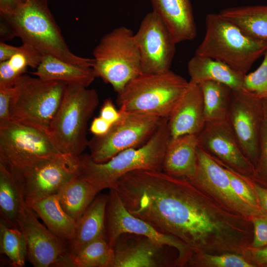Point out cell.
Here are the masks:
<instances>
[{
  "mask_svg": "<svg viewBox=\"0 0 267 267\" xmlns=\"http://www.w3.org/2000/svg\"><path fill=\"white\" fill-rule=\"evenodd\" d=\"M112 125L99 116L93 119L90 124L89 130L94 136H101L107 133Z\"/></svg>",
  "mask_w": 267,
  "mask_h": 267,
  "instance_id": "ab89813d",
  "label": "cell"
},
{
  "mask_svg": "<svg viewBox=\"0 0 267 267\" xmlns=\"http://www.w3.org/2000/svg\"><path fill=\"white\" fill-rule=\"evenodd\" d=\"M267 50V45L246 35L220 13L208 14L205 33L195 54L221 61L245 75Z\"/></svg>",
  "mask_w": 267,
  "mask_h": 267,
  "instance_id": "277c9868",
  "label": "cell"
},
{
  "mask_svg": "<svg viewBox=\"0 0 267 267\" xmlns=\"http://www.w3.org/2000/svg\"><path fill=\"white\" fill-rule=\"evenodd\" d=\"M32 74L41 79L89 86L96 77L92 67H84L66 62L54 56L44 55Z\"/></svg>",
  "mask_w": 267,
  "mask_h": 267,
  "instance_id": "d4e9b609",
  "label": "cell"
},
{
  "mask_svg": "<svg viewBox=\"0 0 267 267\" xmlns=\"http://www.w3.org/2000/svg\"><path fill=\"white\" fill-rule=\"evenodd\" d=\"M263 118L260 133L259 155L254 168V181L267 187V98H263Z\"/></svg>",
  "mask_w": 267,
  "mask_h": 267,
  "instance_id": "836d02e7",
  "label": "cell"
},
{
  "mask_svg": "<svg viewBox=\"0 0 267 267\" xmlns=\"http://www.w3.org/2000/svg\"><path fill=\"white\" fill-rule=\"evenodd\" d=\"M199 146L223 166L251 179L254 166L243 152L227 121L206 123Z\"/></svg>",
  "mask_w": 267,
  "mask_h": 267,
  "instance_id": "e0dca14e",
  "label": "cell"
},
{
  "mask_svg": "<svg viewBox=\"0 0 267 267\" xmlns=\"http://www.w3.org/2000/svg\"><path fill=\"white\" fill-rule=\"evenodd\" d=\"M98 193L91 184L78 175L56 195L63 210L77 222Z\"/></svg>",
  "mask_w": 267,
  "mask_h": 267,
  "instance_id": "4316f807",
  "label": "cell"
},
{
  "mask_svg": "<svg viewBox=\"0 0 267 267\" xmlns=\"http://www.w3.org/2000/svg\"><path fill=\"white\" fill-rule=\"evenodd\" d=\"M134 34L124 26L114 29L101 39L93 50V68L96 77L120 92L141 73Z\"/></svg>",
  "mask_w": 267,
  "mask_h": 267,
  "instance_id": "9c48e42d",
  "label": "cell"
},
{
  "mask_svg": "<svg viewBox=\"0 0 267 267\" xmlns=\"http://www.w3.org/2000/svg\"><path fill=\"white\" fill-rule=\"evenodd\" d=\"M197 166L194 178L189 180L211 196L229 211L250 221L263 216V211L243 201L234 192L226 170L198 146Z\"/></svg>",
  "mask_w": 267,
  "mask_h": 267,
  "instance_id": "5bb4252c",
  "label": "cell"
},
{
  "mask_svg": "<svg viewBox=\"0 0 267 267\" xmlns=\"http://www.w3.org/2000/svg\"><path fill=\"white\" fill-rule=\"evenodd\" d=\"M188 83L170 70L141 73L118 93L119 110L168 118Z\"/></svg>",
  "mask_w": 267,
  "mask_h": 267,
  "instance_id": "8992f818",
  "label": "cell"
},
{
  "mask_svg": "<svg viewBox=\"0 0 267 267\" xmlns=\"http://www.w3.org/2000/svg\"><path fill=\"white\" fill-rule=\"evenodd\" d=\"M98 104L95 89L79 84H67L47 131L60 152L75 157L83 154L89 143L88 123Z\"/></svg>",
  "mask_w": 267,
  "mask_h": 267,
  "instance_id": "5b68a950",
  "label": "cell"
},
{
  "mask_svg": "<svg viewBox=\"0 0 267 267\" xmlns=\"http://www.w3.org/2000/svg\"><path fill=\"white\" fill-rule=\"evenodd\" d=\"M252 185L257 195L262 210L267 215V187L253 180Z\"/></svg>",
  "mask_w": 267,
  "mask_h": 267,
  "instance_id": "7bdbcfd3",
  "label": "cell"
},
{
  "mask_svg": "<svg viewBox=\"0 0 267 267\" xmlns=\"http://www.w3.org/2000/svg\"><path fill=\"white\" fill-rule=\"evenodd\" d=\"M198 85L203 97L206 123L226 120L232 90L227 86L215 81H205Z\"/></svg>",
  "mask_w": 267,
  "mask_h": 267,
  "instance_id": "f1b7e54d",
  "label": "cell"
},
{
  "mask_svg": "<svg viewBox=\"0 0 267 267\" xmlns=\"http://www.w3.org/2000/svg\"><path fill=\"white\" fill-rule=\"evenodd\" d=\"M25 0H0V15L1 16L15 13L24 3Z\"/></svg>",
  "mask_w": 267,
  "mask_h": 267,
  "instance_id": "60d3db41",
  "label": "cell"
},
{
  "mask_svg": "<svg viewBox=\"0 0 267 267\" xmlns=\"http://www.w3.org/2000/svg\"><path fill=\"white\" fill-rule=\"evenodd\" d=\"M14 93V86H0V122L10 120V107Z\"/></svg>",
  "mask_w": 267,
  "mask_h": 267,
  "instance_id": "74e56055",
  "label": "cell"
},
{
  "mask_svg": "<svg viewBox=\"0 0 267 267\" xmlns=\"http://www.w3.org/2000/svg\"><path fill=\"white\" fill-rule=\"evenodd\" d=\"M121 115V112L116 108L110 98L106 99L104 101L100 109V117L113 125L119 120Z\"/></svg>",
  "mask_w": 267,
  "mask_h": 267,
  "instance_id": "f35d334b",
  "label": "cell"
},
{
  "mask_svg": "<svg viewBox=\"0 0 267 267\" xmlns=\"http://www.w3.org/2000/svg\"><path fill=\"white\" fill-rule=\"evenodd\" d=\"M109 195L99 194L76 222L73 239L68 244L72 257L87 244L106 236V207Z\"/></svg>",
  "mask_w": 267,
  "mask_h": 267,
  "instance_id": "7402d4cb",
  "label": "cell"
},
{
  "mask_svg": "<svg viewBox=\"0 0 267 267\" xmlns=\"http://www.w3.org/2000/svg\"><path fill=\"white\" fill-rule=\"evenodd\" d=\"M67 84L47 81L24 74L14 85L10 107V120L47 133Z\"/></svg>",
  "mask_w": 267,
  "mask_h": 267,
  "instance_id": "52a82bcc",
  "label": "cell"
},
{
  "mask_svg": "<svg viewBox=\"0 0 267 267\" xmlns=\"http://www.w3.org/2000/svg\"><path fill=\"white\" fill-rule=\"evenodd\" d=\"M177 44L193 40L197 34L190 0H150Z\"/></svg>",
  "mask_w": 267,
  "mask_h": 267,
  "instance_id": "ffe728a7",
  "label": "cell"
},
{
  "mask_svg": "<svg viewBox=\"0 0 267 267\" xmlns=\"http://www.w3.org/2000/svg\"><path fill=\"white\" fill-rule=\"evenodd\" d=\"M263 112L262 98L243 89L232 90L226 120L254 168L258 158Z\"/></svg>",
  "mask_w": 267,
  "mask_h": 267,
  "instance_id": "9a60e30c",
  "label": "cell"
},
{
  "mask_svg": "<svg viewBox=\"0 0 267 267\" xmlns=\"http://www.w3.org/2000/svg\"><path fill=\"white\" fill-rule=\"evenodd\" d=\"M46 227L68 244L73 239L76 222L61 207L56 194L26 202Z\"/></svg>",
  "mask_w": 267,
  "mask_h": 267,
  "instance_id": "cb8c5ba5",
  "label": "cell"
},
{
  "mask_svg": "<svg viewBox=\"0 0 267 267\" xmlns=\"http://www.w3.org/2000/svg\"><path fill=\"white\" fill-rule=\"evenodd\" d=\"M74 267H114L115 253L107 237L86 245L72 257Z\"/></svg>",
  "mask_w": 267,
  "mask_h": 267,
  "instance_id": "4dcf8cb0",
  "label": "cell"
},
{
  "mask_svg": "<svg viewBox=\"0 0 267 267\" xmlns=\"http://www.w3.org/2000/svg\"><path fill=\"white\" fill-rule=\"evenodd\" d=\"M188 266L194 267H255L249 258L240 254L223 253L194 254Z\"/></svg>",
  "mask_w": 267,
  "mask_h": 267,
  "instance_id": "d6a6232c",
  "label": "cell"
},
{
  "mask_svg": "<svg viewBox=\"0 0 267 267\" xmlns=\"http://www.w3.org/2000/svg\"><path fill=\"white\" fill-rule=\"evenodd\" d=\"M120 111V119L107 133L94 136L89 141V155L94 162H105L123 150L142 145L154 134L164 119L151 115Z\"/></svg>",
  "mask_w": 267,
  "mask_h": 267,
  "instance_id": "30bf717a",
  "label": "cell"
},
{
  "mask_svg": "<svg viewBox=\"0 0 267 267\" xmlns=\"http://www.w3.org/2000/svg\"><path fill=\"white\" fill-rule=\"evenodd\" d=\"M171 136L168 118H164L151 137L142 145L123 150L103 163L93 161L89 154L77 157L79 175L99 192L112 188L125 174L137 170L163 171V161Z\"/></svg>",
  "mask_w": 267,
  "mask_h": 267,
  "instance_id": "7a4b0ae2",
  "label": "cell"
},
{
  "mask_svg": "<svg viewBox=\"0 0 267 267\" xmlns=\"http://www.w3.org/2000/svg\"><path fill=\"white\" fill-rule=\"evenodd\" d=\"M243 89L261 98H267V50L258 68L244 75Z\"/></svg>",
  "mask_w": 267,
  "mask_h": 267,
  "instance_id": "d590c367",
  "label": "cell"
},
{
  "mask_svg": "<svg viewBox=\"0 0 267 267\" xmlns=\"http://www.w3.org/2000/svg\"><path fill=\"white\" fill-rule=\"evenodd\" d=\"M134 38L139 54L141 73L170 70L176 44L165 23L155 12L146 14Z\"/></svg>",
  "mask_w": 267,
  "mask_h": 267,
  "instance_id": "4fadbf2b",
  "label": "cell"
},
{
  "mask_svg": "<svg viewBox=\"0 0 267 267\" xmlns=\"http://www.w3.org/2000/svg\"></svg>",
  "mask_w": 267,
  "mask_h": 267,
  "instance_id": "bcb514c9",
  "label": "cell"
},
{
  "mask_svg": "<svg viewBox=\"0 0 267 267\" xmlns=\"http://www.w3.org/2000/svg\"><path fill=\"white\" fill-rule=\"evenodd\" d=\"M0 252L9 259L13 267L25 266L27 246L22 232L19 228L10 227L1 220Z\"/></svg>",
  "mask_w": 267,
  "mask_h": 267,
  "instance_id": "1f68e13d",
  "label": "cell"
},
{
  "mask_svg": "<svg viewBox=\"0 0 267 267\" xmlns=\"http://www.w3.org/2000/svg\"><path fill=\"white\" fill-rule=\"evenodd\" d=\"M163 246L145 236L119 237L113 248L114 267H158L164 265Z\"/></svg>",
  "mask_w": 267,
  "mask_h": 267,
  "instance_id": "d6986e66",
  "label": "cell"
},
{
  "mask_svg": "<svg viewBox=\"0 0 267 267\" xmlns=\"http://www.w3.org/2000/svg\"><path fill=\"white\" fill-rule=\"evenodd\" d=\"M171 138L186 134L198 135L205 124L202 92L197 84L188 85L168 118Z\"/></svg>",
  "mask_w": 267,
  "mask_h": 267,
  "instance_id": "ac0fdd59",
  "label": "cell"
},
{
  "mask_svg": "<svg viewBox=\"0 0 267 267\" xmlns=\"http://www.w3.org/2000/svg\"><path fill=\"white\" fill-rule=\"evenodd\" d=\"M108 195L106 211V236L112 248L122 234L141 235L161 246L175 248L178 253L175 265L179 267L188 265L193 253L187 246L172 236L159 232L149 223L131 214L114 189H110Z\"/></svg>",
  "mask_w": 267,
  "mask_h": 267,
  "instance_id": "7c38bea8",
  "label": "cell"
},
{
  "mask_svg": "<svg viewBox=\"0 0 267 267\" xmlns=\"http://www.w3.org/2000/svg\"><path fill=\"white\" fill-rule=\"evenodd\" d=\"M198 135L171 138L165 154L163 171L178 178L191 180L197 166Z\"/></svg>",
  "mask_w": 267,
  "mask_h": 267,
  "instance_id": "44dd1931",
  "label": "cell"
},
{
  "mask_svg": "<svg viewBox=\"0 0 267 267\" xmlns=\"http://www.w3.org/2000/svg\"><path fill=\"white\" fill-rule=\"evenodd\" d=\"M24 200L19 179L0 162V220L10 227L18 228L17 218Z\"/></svg>",
  "mask_w": 267,
  "mask_h": 267,
  "instance_id": "83f0119b",
  "label": "cell"
},
{
  "mask_svg": "<svg viewBox=\"0 0 267 267\" xmlns=\"http://www.w3.org/2000/svg\"><path fill=\"white\" fill-rule=\"evenodd\" d=\"M48 1L25 0L15 13L0 17L22 44L34 47L43 55H51L74 65L93 68V58L79 56L70 50L48 7Z\"/></svg>",
  "mask_w": 267,
  "mask_h": 267,
  "instance_id": "3957f363",
  "label": "cell"
},
{
  "mask_svg": "<svg viewBox=\"0 0 267 267\" xmlns=\"http://www.w3.org/2000/svg\"><path fill=\"white\" fill-rule=\"evenodd\" d=\"M219 13L246 35L267 45V5L229 7Z\"/></svg>",
  "mask_w": 267,
  "mask_h": 267,
  "instance_id": "484cf974",
  "label": "cell"
},
{
  "mask_svg": "<svg viewBox=\"0 0 267 267\" xmlns=\"http://www.w3.org/2000/svg\"><path fill=\"white\" fill-rule=\"evenodd\" d=\"M62 154L45 132L12 120L0 122V162L14 174Z\"/></svg>",
  "mask_w": 267,
  "mask_h": 267,
  "instance_id": "ba28073f",
  "label": "cell"
},
{
  "mask_svg": "<svg viewBox=\"0 0 267 267\" xmlns=\"http://www.w3.org/2000/svg\"><path fill=\"white\" fill-rule=\"evenodd\" d=\"M253 238L250 244L251 249H257L267 246V215L257 217L252 221Z\"/></svg>",
  "mask_w": 267,
  "mask_h": 267,
  "instance_id": "8d00e7d4",
  "label": "cell"
},
{
  "mask_svg": "<svg viewBox=\"0 0 267 267\" xmlns=\"http://www.w3.org/2000/svg\"><path fill=\"white\" fill-rule=\"evenodd\" d=\"M18 46L9 45L5 42H0V62L9 59L18 49Z\"/></svg>",
  "mask_w": 267,
  "mask_h": 267,
  "instance_id": "f6af8a7d",
  "label": "cell"
},
{
  "mask_svg": "<svg viewBox=\"0 0 267 267\" xmlns=\"http://www.w3.org/2000/svg\"><path fill=\"white\" fill-rule=\"evenodd\" d=\"M27 246V257L35 267H74L68 244L43 225L26 203L17 218Z\"/></svg>",
  "mask_w": 267,
  "mask_h": 267,
  "instance_id": "8fae6325",
  "label": "cell"
},
{
  "mask_svg": "<svg viewBox=\"0 0 267 267\" xmlns=\"http://www.w3.org/2000/svg\"><path fill=\"white\" fill-rule=\"evenodd\" d=\"M43 55L34 47L22 44L9 59L0 62V86H14L16 80L26 73L28 67H38Z\"/></svg>",
  "mask_w": 267,
  "mask_h": 267,
  "instance_id": "f546056e",
  "label": "cell"
},
{
  "mask_svg": "<svg viewBox=\"0 0 267 267\" xmlns=\"http://www.w3.org/2000/svg\"><path fill=\"white\" fill-rule=\"evenodd\" d=\"M128 211L194 254L235 253L249 258L253 225L192 181L163 171L137 170L114 187Z\"/></svg>",
  "mask_w": 267,
  "mask_h": 267,
  "instance_id": "6da1fadb",
  "label": "cell"
},
{
  "mask_svg": "<svg viewBox=\"0 0 267 267\" xmlns=\"http://www.w3.org/2000/svg\"><path fill=\"white\" fill-rule=\"evenodd\" d=\"M190 82L199 84L205 81H215L229 87L233 91L243 89L244 75L219 60L195 54L187 64Z\"/></svg>",
  "mask_w": 267,
  "mask_h": 267,
  "instance_id": "603a6c76",
  "label": "cell"
},
{
  "mask_svg": "<svg viewBox=\"0 0 267 267\" xmlns=\"http://www.w3.org/2000/svg\"><path fill=\"white\" fill-rule=\"evenodd\" d=\"M15 37L16 36L10 26L5 20L1 17L0 22V42L11 40Z\"/></svg>",
  "mask_w": 267,
  "mask_h": 267,
  "instance_id": "ee69618b",
  "label": "cell"
},
{
  "mask_svg": "<svg viewBox=\"0 0 267 267\" xmlns=\"http://www.w3.org/2000/svg\"><path fill=\"white\" fill-rule=\"evenodd\" d=\"M250 249V258L256 266L267 267V246L257 249Z\"/></svg>",
  "mask_w": 267,
  "mask_h": 267,
  "instance_id": "b9f144b4",
  "label": "cell"
},
{
  "mask_svg": "<svg viewBox=\"0 0 267 267\" xmlns=\"http://www.w3.org/2000/svg\"><path fill=\"white\" fill-rule=\"evenodd\" d=\"M15 175L26 202L55 195L79 175L77 157L63 154L23 174Z\"/></svg>",
  "mask_w": 267,
  "mask_h": 267,
  "instance_id": "2e32d148",
  "label": "cell"
},
{
  "mask_svg": "<svg viewBox=\"0 0 267 267\" xmlns=\"http://www.w3.org/2000/svg\"><path fill=\"white\" fill-rule=\"evenodd\" d=\"M223 167L225 169L232 187L238 196L250 206L263 211L257 195L253 187L252 180L227 167Z\"/></svg>",
  "mask_w": 267,
  "mask_h": 267,
  "instance_id": "e575fe53",
  "label": "cell"
}]
</instances>
